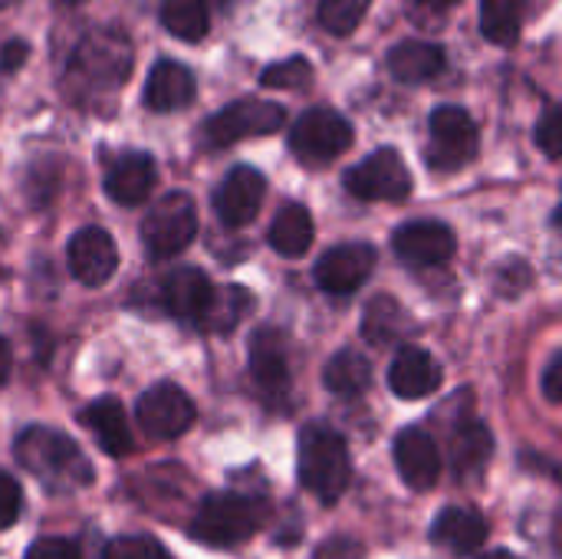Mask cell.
<instances>
[{
	"mask_svg": "<svg viewBox=\"0 0 562 559\" xmlns=\"http://www.w3.org/2000/svg\"><path fill=\"white\" fill-rule=\"evenodd\" d=\"M543 395L550 405L562 402V353H553V359L543 369Z\"/></svg>",
	"mask_w": 562,
	"mask_h": 559,
	"instance_id": "8d00e7d4",
	"label": "cell"
},
{
	"mask_svg": "<svg viewBox=\"0 0 562 559\" xmlns=\"http://www.w3.org/2000/svg\"><path fill=\"white\" fill-rule=\"evenodd\" d=\"M408 329V313L398 300L379 293L375 300H369L366 306V316H362V336L372 343V346H389V343H398Z\"/></svg>",
	"mask_w": 562,
	"mask_h": 559,
	"instance_id": "4316f807",
	"label": "cell"
},
{
	"mask_svg": "<svg viewBox=\"0 0 562 559\" xmlns=\"http://www.w3.org/2000/svg\"><path fill=\"white\" fill-rule=\"evenodd\" d=\"M352 122L336 112V109H326V105H316V109H306L296 122H293V132H290V152L316 168V165H329L336 161L339 155H346L352 148Z\"/></svg>",
	"mask_w": 562,
	"mask_h": 559,
	"instance_id": "5b68a950",
	"label": "cell"
},
{
	"mask_svg": "<svg viewBox=\"0 0 562 559\" xmlns=\"http://www.w3.org/2000/svg\"><path fill=\"white\" fill-rule=\"evenodd\" d=\"M491 537V524L474 507H445L431 527V540L454 557L477 554Z\"/></svg>",
	"mask_w": 562,
	"mask_h": 559,
	"instance_id": "44dd1931",
	"label": "cell"
},
{
	"mask_svg": "<svg viewBox=\"0 0 562 559\" xmlns=\"http://www.w3.org/2000/svg\"><path fill=\"white\" fill-rule=\"evenodd\" d=\"M481 145L477 122L461 105H441L428 119V148L425 158L435 171H458L474 161Z\"/></svg>",
	"mask_w": 562,
	"mask_h": 559,
	"instance_id": "ba28073f",
	"label": "cell"
},
{
	"mask_svg": "<svg viewBox=\"0 0 562 559\" xmlns=\"http://www.w3.org/2000/svg\"><path fill=\"white\" fill-rule=\"evenodd\" d=\"M283 122H286L283 105L267 102V99H237V102L224 105L221 112H214L201 125V135H204V145L227 148V145H237L244 138L273 135Z\"/></svg>",
	"mask_w": 562,
	"mask_h": 559,
	"instance_id": "52a82bcc",
	"label": "cell"
},
{
	"mask_svg": "<svg viewBox=\"0 0 562 559\" xmlns=\"http://www.w3.org/2000/svg\"><path fill=\"white\" fill-rule=\"evenodd\" d=\"M260 82L267 89H306L313 82V63L306 56H290L283 63H273L260 72Z\"/></svg>",
	"mask_w": 562,
	"mask_h": 559,
	"instance_id": "1f68e13d",
	"label": "cell"
},
{
	"mask_svg": "<svg viewBox=\"0 0 562 559\" xmlns=\"http://www.w3.org/2000/svg\"><path fill=\"white\" fill-rule=\"evenodd\" d=\"M198 412L191 395L175 382H155L135 402V422L151 441H175L194 425Z\"/></svg>",
	"mask_w": 562,
	"mask_h": 559,
	"instance_id": "9c48e42d",
	"label": "cell"
},
{
	"mask_svg": "<svg viewBox=\"0 0 562 559\" xmlns=\"http://www.w3.org/2000/svg\"><path fill=\"white\" fill-rule=\"evenodd\" d=\"M527 0H481V33L494 46H510L520 36Z\"/></svg>",
	"mask_w": 562,
	"mask_h": 559,
	"instance_id": "83f0119b",
	"label": "cell"
},
{
	"mask_svg": "<svg viewBox=\"0 0 562 559\" xmlns=\"http://www.w3.org/2000/svg\"><path fill=\"white\" fill-rule=\"evenodd\" d=\"M323 385L339 399H356L372 385V366L362 353L339 349L323 369Z\"/></svg>",
	"mask_w": 562,
	"mask_h": 559,
	"instance_id": "484cf974",
	"label": "cell"
},
{
	"mask_svg": "<svg viewBox=\"0 0 562 559\" xmlns=\"http://www.w3.org/2000/svg\"><path fill=\"white\" fill-rule=\"evenodd\" d=\"M66 264H69V273L82 287H105L119 267V250H115L112 234L102 227L76 231L66 247Z\"/></svg>",
	"mask_w": 562,
	"mask_h": 559,
	"instance_id": "4fadbf2b",
	"label": "cell"
},
{
	"mask_svg": "<svg viewBox=\"0 0 562 559\" xmlns=\"http://www.w3.org/2000/svg\"><path fill=\"white\" fill-rule=\"evenodd\" d=\"M445 69V49L431 40H405L389 53V72L405 86H422Z\"/></svg>",
	"mask_w": 562,
	"mask_h": 559,
	"instance_id": "603a6c76",
	"label": "cell"
},
{
	"mask_svg": "<svg viewBox=\"0 0 562 559\" xmlns=\"http://www.w3.org/2000/svg\"><path fill=\"white\" fill-rule=\"evenodd\" d=\"M56 3H63V7H79L82 0H56Z\"/></svg>",
	"mask_w": 562,
	"mask_h": 559,
	"instance_id": "b9f144b4",
	"label": "cell"
},
{
	"mask_svg": "<svg viewBox=\"0 0 562 559\" xmlns=\"http://www.w3.org/2000/svg\"><path fill=\"white\" fill-rule=\"evenodd\" d=\"M263 198H267V178L250 165H237L224 175V181L214 191L217 221L231 231H240L260 214Z\"/></svg>",
	"mask_w": 562,
	"mask_h": 559,
	"instance_id": "8fae6325",
	"label": "cell"
},
{
	"mask_svg": "<svg viewBox=\"0 0 562 559\" xmlns=\"http://www.w3.org/2000/svg\"><path fill=\"white\" fill-rule=\"evenodd\" d=\"M20 511H23V491L10 474L0 471V530L13 527Z\"/></svg>",
	"mask_w": 562,
	"mask_h": 559,
	"instance_id": "e575fe53",
	"label": "cell"
},
{
	"mask_svg": "<svg viewBox=\"0 0 562 559\" xmlns=\"http://www.w3.org/2000/svg\"><path fill=\"white\" fill-rule=\"evenodd\" d=\"M494 455V435L484 422H464L451 435V468L461 481H474L484 474L487 461Z\"/></svg>",
	"mask_w": 562,
	"mask_h": 559,
	"instance_id": "cb8c5ba5",
	"label": "cell"
},
{
	"mask_svg": "<svg viewBox=\"0 0 562 559\" xmlns=\"http://www.w3.org/2000/svg\"><path fill=\"white\" fill-rule=\"evenodd\" d=\"M481 559H520L517 554H510V550H491V554H484Z\"/></svg>",
	"mask_w": 562,
	"mask_h": 559,
	"instance_id": "60d3db41",
	"label": "cell"
},
{
	"mask_svg": "<svg viewBox=\"0 0 562 559\" xmlns=\"http://www.w3.org/2000/svg\"><path fill=\"white\" fill-rule=\"evenodd\" d=\"M346 188L359 201H405L412 194V171L395 148H379L346 171Z\"/></svg>",
	"mask_w": 562,
	"mask_h": 559,
	"instance_id": "30bf717a",
	"label": "cell"
},
{
	"mask_svg": "<svg viewBox=\"0 0 562 559\" xmlns=\"http://www.w3.org/2000/svg\"><path fill=\"white\" fill-rule=\"evenodd\" d=\"M198 96L194 76L188 66L175 63V59H158L145 79V105L151 112H178L184 105H191Z\"/></svg>",
	"mask_w": 562,
	"mask_h": 559,
	"instance_id": "7402d4cb",
	"label": "cell"
},
{
	"mask_svg": "<svg viewBox=\"0 0 562 559\" xmlns=\"http://www.w3.org/2000/svg\"><path fill=\"white\" fill-rule=\"evenodd\" d=\"M296 474L300 484L323 504H336L349 484H352V461L346 438L323 425L313 422L300 432V448H296Z\"/></svg>",
	"mask_w": 562,
	"mask_h": 559,
	"instance_id": "3957f363",
	"label": "cell"
},
{
	"mask_svg": "<svg viewBox=\"0 0 562 559\" xmlns=\"http://www.w3.org/2000/svg\"><path fill=\"white\" fill-rule=\"evenodd\" d=\"M375 247L372 244H339L329 247L319 260H316V287L323 293L333 297H349L356 293L375 270Z\"/></svg>",
	"mask_w": 562,
	"mask_h": 559,
	"instance_id": "7c38bea8",
	"label": "cell"
},
{
	"mask_svg": "<svg viewBox=\"0 0 562 559\" xmlns=\"http://www.w3.org/2000/svg\"><path fill=\"white\" fill-rule=\"evenodd\" d=\"M23 56H26V43H20V40L7 43L3 53H0V69H3V72H7V69H16V66L23 63Z\"/></svg>",
	"mask_w": 562,
	"mask_h": 559,
	"instance_id": "74e56055",
	"label": "cell"
},
{
	"mask_svg": "<svg viewBox=\"0 0 562 559\" xmlns=\"http://www.w3.org/2000/svg\"><path fill=\"white\" fill-rule=\"evenodd\" d=\"M102 559H171L165 554V547L155 540V537H142V534H125V537H115Z\"/></svg>",
	"mask_w": 562,
	"mask_h": 559,
	"instance_id": "d6a6232c",
	"label": "cell"
},
{
	"mask_svg": "<svg viewBox=\"0 0 562 559\" xmlns=\"http://www.w3.org/2000/svg\"><path fill=\"white\" fill-rule=\"evenodd\" d=\"M13 458L16 465L33 474L46 491L53 494H69L79 488L92 484V465L86 461V455L79 451V445L46 425H30L16 435L13 441Z\"/></svg>",
	"mask_w": 562,
	"mask_h": 559,
	"instance_id": "7a4b0ae2",
	"label": "cell"
},
{
	"mask_svg": "<svg viewBox=\"0 0 562 559\" xmlns=\"http://www.w3.org/2000/svg\"><path fill=\"white\" fill-rule=\"evenodd\" d=\"M270 517V507L263 497L237 494V491H217L207 494L191 521V537H198L207 547H237L250 540Z\"/></svg>",
	"mask_w": 562,
	"mask_h": 559,
	"instance_id": "277c9868",
	"label": "cell"
},
{
	"mask_svg": "<svg viewBox=\"0 0 562 559\" xmlns=\"http://www.w3.org/2000/svg\"><path fill=\"white\" fill-rule=\"evenodd\" d=\"M313 237H316V227H313V217L303 204H283L280 214L273 217L270 231H267V244L280 254V257H303L310 247H313Z\"/></svg>",
	"mask_w": 562,
	"mask_h": 559,
	"instance_id": "d4e9b609",
	"label": "cell"
},
{
	"mask_svg": "<svg viewBox=\"0 0 562 559\" xmlns=\"http://www.w3.org/2000/svg\"><path fill=\"white\" fill-rule=\"evenodd\" d=\"M3 3H7V0H0V10H3Z\"/></svg>",
	"mask_w": 562,
	"mask_h": 559,
	"instance_id": "7bdbcfd3",
	"label": "cell"
},
{
	"mask_svg": "<svg viewBox=\"0 0 562 559\" xmlns=\"http://www.w3.org/2000/svg\"><path fill=\"white\" fill-rule=\"evenodd\" d=\"M214 283L204 270L198 267H178L165 277L161 283V300L165 310L178 320V323H204L211 303H214Z\"/></svg>",
	"mask_w": 562,
	"mask_h": 559,
	"instance_id": "2e32d148",
	"label": "cell"
},
{
	"mask_svg": "<svg viewBox=\"0 0 562 559\" xmlns=\"http://www.w3.org/2000/svg\"><path fill=\"white\" fill-rule=\"evenodd\" d=\"M408 3H415L418 10H448V7H454L461 0H408Z\"/></svg>",
	"mask_w": 562,
	"mask_h": 559,
	"instance_id": "ab89813d",
	"label": "cell"
},
{
	"mask_svg": "<svg viewBox=\"0 0 562 559\" xmlns=\"http://www.w3.org/2000/svg\"><path fill=\"white\" fill-rule=\"evenodd\" d=\"M23 559H82L79 547L66 537H43V540H33L26 557Z\"/></svg>",
	"mask_w": 562,
	"mask_h": 559,
	"instance_id": "d590c367",
	"label": "cell"
},
{
	"mask_svg": "<svg viewBox=\"0 0 562 559\" xmlns=\"http://www.w3.org/2000/svg\"><path fill=\"white\" fill-rule=\"evenodd\" d=\"M250 306H254V297L244 287H227V290L214 293V303H211V310H207L201 326L211 329V333H231L244 320V313Z\"/></svg>",
	"mask_w": 562,
	"mask_h": 559,
	"instance_id": "f546056e",
	"label": "cell"
},
{
	"mask_svg": "<svg viewBox=\"0 0 562 559\" xmlns=\"http://www.w3.org/2000/svg\"><path fill=\"white\" fill-rule=\"evenodd\" d=\"M441 451L438 441L425 428H405L395 438V468L398 478L412 491H431L441 478Z\"/></svg>",
	"mask_w": 562,
	"mask_h": 559,
	"instance_id": "e0dca14e",
	"label": "cell"
},
{
	"mask_svg": "<svg viewBox=\"0 0 562 559\" xmlns=\"http://www.w3.org/2000/svg\"><path fill=\"white\" fill-rule=\"evenodd\" d=\"M392 247L412 267H438L454 257L458 237L441 221H412L392 234Z\"/></svg>",
	"mask_w": 562,
	"mask_h": 559,
	"instance_id": "5bb4252c",
	"label": "cell"
},
{
	"mask_svg": "<svg viewBox=\"0 0 562 559\" xmlns=\"http://www.w3.org/2000/svg\"><path fill=\"white\" fill-rule=\"evenodd\" d=\"M441 382H445L441 362L418 346H402L398 356L392 359L389 389L405 402H418V399L435 395L441 389Z\"/></svg>",
	"mask_w": 562,
	"mask_h": 559,
	"instance_id": "ac0fdd59",
	"label": "cell"
},
{
	"mask_svg": "<svg viewBox=\"0 0 562 559\" xmlns=\"http://www.w3.org/2000/svg\"><path fill=\"white\" fill-rule=\"evenodd\" d=\"M250 376L267 399L290 392V343L280 329H257L250 336Z\"/></svg>",
	"mask_w": 562,
	"mask_h": 559,
	"instance_id": "9a60e30c",
	"label": "cell"
},
{
	"mask_svg": "<svg viewBox=\"0 0 562 559\" xmlns=\"http://www.w3.org/2000/svg\"><path fill=\"white\" fill-rule=\"evenodd\" d=\"M158 185V168L148 152H122L105 171V194L122 208H138Z\"/></svg>",
	"mask_w": 562,
	"mask_h": 559,
	"instance_id": "d6986e66",
	"label": "cell"
},
{
	"mask_svg": "<svg viewBox=\"0 0 562 559\" xmlns=\"http://www.w3.org/2000/svg\"><path fill=\"white\" fill-rule=\"evenodd\" d=\"M132 72V43L119 30H95L79 40L66 63V92L82 102L95 105L112 99Z\"/></svg>",
	"mask_w": 562,
	"mask_h": 559,
	"instance_id": "6da1fadb",
	"label": "cell"
},
{
	"mask_svg": "<svg viewBox=\"0 0 562 559\" xmlns=\"http://www.w3.org/2000/svg\"><path fill=\"white\" fill-rule=\"evenodd\" d=\"M10 366H13V356H10V346H7V339L0 336V385L10 379Z\"/></svg>",
	"mask_w": 562,
	"mask_h": 559,
	"instance_id": "f35d334b",
	"label": "cell"
},
{
	"mask_svg": "<svg viewBox=\"0 0 562 559\" xmlns=\"http://www.w3.org/2000/svg\"><path fill=\"white\" fill-rule=\"evenodd\" d=\"M198 234V208L191 194L168 191L151 204V211L142 221V244L151 260L178 257Z\"/></svg>",
	"mask_w": 562,
	"mask_h": 559,
	"instance_id": "8992f818",
	"label": "cell"
},
{
	"mask_svg": "<svg viewBox=\"0 0 562 559\" xmlns=\"http://www.w3.org/2000/svg\"><path fill=\"white\" fill-rule=\"evenodd\" d=\"M537 145L543 148V155L550 161H560L562 158V115L560 109H547V115L540 119L537 125Z\"/></svg>",
	"mask_w": 562,
	"mask_h": 559,
	"instance_id": "836d02e7",
	"label": "cell"
},
{
	"mask_svg": "<svg viewBox=\"0 0 562 559\" xmlns=\"http://www.w3.org/2000/svg\"><path fill=\"white\" fill-rule=\"evenodd\" d=\"M372 0H319V23L333 36H349L366 20Z\"/></svg>",
	"mask_w": 562,
	"mask_h": 559,
	"instance_id": "4dcf8cb0",
	"label": "cell"
},
{
	"mask_svg": "<svg viewBox=\"0 0 562 559\" xmlns=\"http://www.w3.org/2000/svg\"><path fill=\"white\" fill-rule=\"evenodd\" d=\"M161 26L184 43H198L207 36V26H211L207 3L204 0H161Z\"/></svg>",
	"mask_w": 562,
	"mask_h": 559,
	"instance_id": "f1b7e54d",
	"label": "cell"
},
{
	"mask_svg": "<svg viewBox=\"0 0 562 559\" xmlns=\"http://www.w3.org/2000/svg\"><path fill=\"white\" fill-rule=\"evenodd\" d=\"M79 422L95 435L99 448L109 455V458H128L132 448H135V438H132V425H128V415L122 409L119 399L112 395H102L95 402H89L79 415Z\"/></svg>",
	"mask_w": 562,
	"mask_h": 559,
	"instance_id": "ffe728a7",
	"label": "cell"
}]
</instances>
